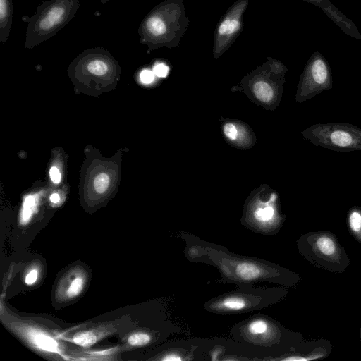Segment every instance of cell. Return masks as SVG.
I'll use <instances>...</instances> for the list:
<instances>
[{
  "label": "cell",
  "instance_id": "cell-1",
  "mask_svg": "<svg viewBox=\"0 0 361 361\" xmlns=\"http://www.w3.org/2000/svg\"><path fill=\"white\" fill-rule=\"evenodd\" d=\"M178 238L185 243L186 259L215 267L222 283H233L238 287L268 282L294 288L301 281L296 272L268 260L232 252L224 246L185 231L180 232Z\"/></svg>",
  "mask_w": 361,
  "mask_h": 361
},
{
  "label": "cell",
  "instance_id": "cell-2",
  "mask_svg": "<svg viewBox=\"0 0 361 361\" xmlns=\"http://www.w3.org/2000/svg\"><path fill=\"white\" fill-rule=\"evenodd\" d=\"M230 334L233 339L251 348L259 360L274 361L293 352L305 341L301 333L290 330L275 318L262 313L235 324Z\"/></svg>",
  "mask_w": 361,
  "mask_h": 361
},
{
  "label": "cell",
  "instance_id": "cell-3",
  "mask_svg": "<svg viewBox=\"0 0 361 361\" xmlns=\"http://www.w3.org/2000/svg\"><path fill=\"white\" fill-rule=\"evenodd\" d=\"M289 288L279 286L260 288L240 286L238 289L213 297L203 304L204 309L215 314L235 315L259 310L282 302Z\"/></svg>",
  "mask_w": 361,
  "mask_h": 361
},
{
  "label": "cell",
  "instance_id": "cell-4",
  "mask_svg": "<svg viewBox=\"0 0 361 361\" xmlns=\"http://www.w3.org/2000/svg\"><path fill=\"white\" fill-rule=\"evenodd\" d=\"M80 0H48L37 6L36 13L23 16L27 23L24 46L31 49L47 41L65 27L75 16Z\"/></svg>",
  "mask_w": 361,
  "mask_h": 361
},
{
  "label": "cell",
  "instance_id": "cell-5",
  "mask_svg": "<svg viewBox=\"0 0 361 361\" xmlns=\"http://www.w3.org/2000/svg\"><path fill=\"white\" fill-rule=\"evenodd\" d=\"M300 256L317 268L333 273H343L350 260L335 233L329 231H310L296 242Z\"/></svg>",
  "mask_w": 361,
  "mask_h": 361
},
{
  "label": "cell",
  "instance_id": "cell-6",
  "mask_svg": "<svg viewBox=\"0 0 361 361\" xmlns=\"http://www.w3.org/2000/svg\"><path fill=\"white\" fill-rule=\"evenodd\" d=\"M314 145L337 152L361 151V128L350 123L313 124L303 132Z\"/></svg>",
  "mask_w": 361,
  "mask_h": 361
},
{
  "label": "cell",
  "instance_id": "cell-7",
  "mask_svg": "<svg viewBox=\"0 0 361 361\" xmlns=\"http://www.w3.org/2000/svg\"><path fill=\"white\" fill-rule=\"evenodd\" d=\"M333 87V77L330 66L319 51L313 53L301 77L297 100L300 102L310 99L324 91Z\"/></svg>",
  "mask_w": 361,
  "mask_h": 361
},
{
  "label": "cell",
  "instance_id": "cell-8",
  "mask_svg": "<svg viewBox=\"0 0 361 361\" xmlns=\"http://www.w3.org/2000/svg\"><path fill=\"white\" fill-rule=\"evenodd\" d=\"M276 197L272 195L266 202L259 201L250 207L241 219V224L248 230L266 236L274 235L281 229L286 217L277 209Z\"/></svg>",
  "mask_w": 361,
  "mask_h": 361
},
{
  "label": "cell",
  "instance_id": "cell-9",
  "mask_svg": "<svg viewBox=\"0 0 361 361\" xmlns=\"http://www.w3.org/2000/svg\"><path fill=\"white\" fill-rule=\"evenodd\" d=\"M333 350L332 343L326 338L303 341L294 351L283 355L274 361H310L323 360L329 356Z\"/></svg>",
  "mask_w": 361,
  "mask_h": 361
},
{
  "label": "cell",
  "instance_id": "cell-10",
  "mask_svg": "<svg viewBox=\"0 0 361 361\" xmlns=\"http://www.w3.org/2000/svg\"><path fill=\"white\" fill-rule=\"evenodd\" d=\"M319 7L329 16L346 34L361 39V35L353 22L343 15L329 0H326Z\"/></svg>",
  "mask_w": 361,
  "mask_h": 361
},
{
  "label": "cell",
  "instance_id": "cell-11",
  "mask_svg": "<svg viewBox=\"0 0 361 361\" xmlns=\"http://www.w3.org/2000/svg\"><path fill=\"white\" fill-rule=\"evenodd\" d=\"M13 18L12 0H0V42L5 44L10 35Z\"/></svg>",
  "mask_w": 361,
  "mask_h": 361
},
{
  "label": "cell",
  "instance_id": "cell-12",
  "mask_svg": "<svg viewBox=\"0 0 361 361\" xmlns=\"http://www.w3.org/2000/svg\"><path fill=\"white\" fill-rule=\"evenodd\" d=\"M27 335L31 341L39 348L51 353H59L57 342L46 334L36 330L30 329Z\"/></svg>",
  "mask_w": 361,
  "mask_h": 361
},
{
  "label": "cell",
  "instance_id": "cell-13",
  "mask_svg": "<svg viewBox=\"0 0 361 361\" xmlns=\"http://www.w3.org/2000/svg\"><path fill=\"white\" fill-rule=\"evenodd\" d=\"M346 224L350 234L361 244V207L355 205L348 209Z\"/></svg>",
  "mask_w": 361,
  "mask_h": 361
},
{
  "label": "cell",
  "instance_id": "cell-14",
  "mask_svg": "<svg viewBox=\"0 0 361 361\" xmlns=\"http://www.w3.org/2000/svg\"><path fill=\"white\" fill-rule=\"evenodd\" d=\"M253 91L256 97L263 102H269L274 97L272 87L264 81L256 82L254 85Z\"/></svg>",
  "mask_w": 361,
  "mask_h": 361
},
{
  "label": "cell",
  "instance_id": "cell-15",
  "mask_svg": "<svg viewBox=\"0 0 361 361\" xmlns=\"http://www.w3.org/2000/svg\"><path fill=\"white\" fill-rule=\"evenodd\" d=\"M154 338V336L150 333L141 331L130 335L128 338V342L133 347H143L152 343Z\"/></svg>",
  "mask_w": 361,
  "mask_h": 361
},
{
  "label": "cell",
  "instance_id": "cell-16",
  "mask_svg": "<svg viewBox=\"0 0 361 361\" xmlns=\"http://www.w3.org/2000/svg\"><path fill=\"white\" fill-rule=\"evenodd\" d=\"M36 207V198L33 195L27 196L23 205L20 220L23 224L30 221Z\"/></svg>",
  "mask_w": 361,
  "mask_h": 361
},
{
  "label": "cell",
  "instance_id": "cell-17",
  "mask_svg": "<svg viewBox=\"0 0 361 361\" xmlns=\"http://www.w3.org/2000/svg\"><path fill=\"white\" fill-rule=\"evenodd\" d=\"M73 341L80 346L87 348L97 342V336L92 331H84L75 335Z\"/></svg>",
  "mask_w": 361,
  "mask_h": 361
},
{
  "label": "cell",
  "instance_id": "cell-18",
  "mask_svg": "<svg viewBox=\"0 0 361 361\" xmlns=\"http://www.w3.org/2000/svg\"><path fill=\"white\" fill-rule=\"evenodd\" d=\"M84 287V280L81 277H76L69 285L66 294L69 298H73L80 295Z\"/></svg>",
  "mask_w": 361,
  "mask_h": 361
},
{
  "label": "cell",
  "instance_id": "cell-19",
  "mask_svg": "<svg viewBox=\"0 0 361 361\" xmlns=\"http://www.w3.org/2000/svg\"><path fill=\"white\" fill-rule=\"evenodd\" d=\"M109 178L106 173H100L94 180V187L98 193H104L108 188Z\"/></svg>",
  "mask_w": 361,
  "mask_h": 361
},
{
  "label": "cell",
  "instance_id": "cell-20",
  "mask_svg": "<svg viewBox=\"0 0 361 361\" xmlns=\"http://www.w3.org/2000/svg\"><path fill=\"white\" fill-rule=\"evenodd\" d=\"M169 71V67L162 63H157L153 68L154 75L160 78L166 77L168 75Z\"/></svg>",
  "mask_w": 361,
  "mask_h": 361
},
{
  "label": "cell",
  "instance_id": "cell-21",
  "mask_svg": "<svg viewBox=\"0 0 361 361\" xmlns=\"http://www.w3.org/2000/svg\"><path fill=\"white\" fill-rule=\"evenodd\" d=\"M225 135L230 140H234L237 138L238 131L235 126L232 123H226L224 127Z\"/></svg>",
  "mask_w": 361,
  "mask_h": 361
},
{
  "label": "cell",
  "instance_id": "cell-22",
  "mask_svg": "<svg viewBox=\"0 0 361 361\" xmlns=\"http://www.w3.org/2000/svg\"><path fill=\"white\" fill-rule=\"evenodd\" d=\"M154 75H155L153 71L148 69H145L140 73V78L142 83L149 84L153 82Z\"/></svg>",
  "mask_w": 361,
  "mask_h": 361
},
{
  "label": "cell",
  "instance_id": "cell-23",
  "mask_svg": "<svg viewBox=\"0 0 361 361\" xmlns=\"http://www.w3.org/2000/svg\"><path fill=\"white\" fill-rule=\"evenodd\" d=\"M38 277V272L36 269H32L25 276V282L27 285L34 284Z\"/></svg>",
  "mask_w": 361,
  "mask_h": 361
},
{
  "label": "cell",
  "instance_id": "cell-24",
  "mask_svg": "<svg viewBox=\"0 0 361 361\" xmlns=\"http://www.w3.org/2000/svg\"><path fill=\"white\" fill-rule=\"evenodd\" d=\"M50 178L53 183H59L61 181V174L56 166L51 168L49 171Z\"/></svg>",
  "mask_w": 361,
  "mask_h": 361
},
{
  "label": "cell",
  "instance_id": "cell-25",
  "mask_svg": "<svg viewBox=\"0 0 361 361\" xmlns=\"http://www.w3.org/2000/svg\"><path fill=\"white\" fill-rule=\"evenodd\" d=\"M240 23L237 20H232L230 22V24L228 25V28L227 30L226 34H232L233 32H235L238 31L240 28Z\"/></svg>",
  "mask_w": 361,
  "mask_h": 361
},
{
  "label": "cell",
  "instance_id": "cell-26",
  "mask_svg": "<svg viewBox=\"0 0 361 361\" xmlns=\"http://www.w3.org/2000/svg\"><path fill=\"white\" fill-rule=\"evenodd\" d=\"M230 22V20L226 19L221 23L218 30L219 35H222L226 34Z\"/></svg>",
  "mask_w": 361,
  "mask_h": 361
},
{
  "label": "cell",
  "instance_id": "cell-27",
  "mask_svg": "<svg viewBox=\"0 0 361 361\" xmlns=\"http://www.w3.org/2000/svg\"><path fill=\"white\" fill-rule=\"evenodd\" d=\"M60 200V197L57 193H53L50 197V200L53 203H57Z\"/></svg>",
  "mask_w": 361,
  "mask_h": 361
},
{
  "label": "cell",
  "instance_id": "cell-28",
  "mask_svg": "<svg viewBox=\"0 0 361 361\" xmlns=\"http://www.w3.org/2000/svg\"><path fill=\"white\" fill-rule=\"evenodd\" d=\"M305 1H309L315 6H319L326 0H305Z\"/></svg>",
  "mask_w": 361,
  "mask_h": 361
},
{
  "label": "cell",
  "instance_id": "cell-29",
  "mask_svg": "<svg viewBox=\"0 0 361 361\" xmlns=\"http://www.w3.org/2000/svg\"><path fill=\"white\" fill-rule=\"evenodd\" d=\"M111 353V350H104V351H102V352H98V353H95L96 354H100V355H106V354H109Z\"/></svg>",
  "mask_w": 361,
  "mask_h": 361
},
{
  "label": "cell",
  "instance_id": "cell-30",
  "mask_svg": "<svg viewBox=\"0 0 361 361\" xmlns=\"http://www.w3.org/2000/svg\"><path fill=\"white\" fill-rule=\"evenodd\" d=\"M109 1V0H100L101 3H102V4H106V3L107 1Z\"/></svg>",
  "mask_w": 361,
  "mask_h": 361
},
{
  "label": "cell",
  "instance_id": "cell-31",
  "mask_svg": "<svg viewBox=\"0 0 361 361\" xmlns=\"http://www.w3.org/2000/svg\"><path fill=\"white\" fill-rule=\"evenodd\" d=\"M359 334H360V341H361V327L360 329V333Z\"/></svg>",
  "mask_w": 361,
  "mask_h": 361
}]
</instances>
